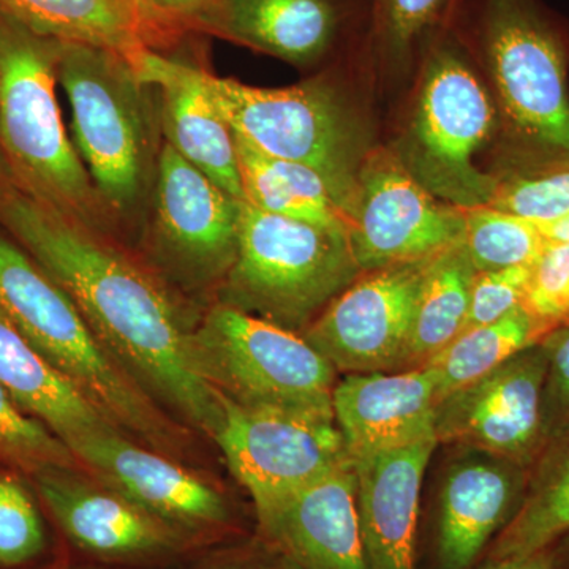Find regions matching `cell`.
<instances>
[{"label":"cell","instance_id":"ac0fdd59","mask_svg":"<svg viewBox=\"0 0 569 569\" xmlns=\"http://www.w3.org/2000/svg\"><path fill=\"white\" fill-rule=\"evenodd\" d=\"M438 400L437 372L425 366L346 376L332 392V411L355 462L426 441L438 443Z\"/></svg>","mask_w":569,"mask_h":569},{"label":"cell","instance_id":"9a60e30c","mask_svg":"<svg viewBox=\"0 0 569 569\" xmlns=\"http://www.w3.org/2000/svg\"><path fill=\"white\" fill-rule=\"evenodd\" d=\"M432 258L362 272L302 336L343 376L400 372Z\"/></svg>","mask_w":569,"mask_h":569},{"label":"cell","instance_id":"4316f807","mask_svg":"<svg viewBox=\"0 0 569 569\" xmlns=\"http://www.w3.org/2000/svg\"><path fill=\"white\" fill-rule=\"evenodd\" d=\"M475 274L462 242L432 258L419 291L403 370L427 365L466 329Z\"/></svg>","mask_w":569,"mask_h":569},{"label":"cell","instance_id":"8fae6325","mask_svg":"<svg viewBox=\"0 0 569 569\" xmlns=\"http://www.w3.org/2000/svg\"><path fill=\"white\" fill-rule=\"evenodd\" d=\"M69 449L89 477L182 531L200 548L244 533V522L222 490L170 456L134 443L118 427L86 433Z\"/></svg>","mask_w":569,"mask_h":569},{"label":"cell","instance_id":"5b68a950","mask_svg":"<svg viewBox=\"0 0 569 569\" xmlns=\"http://www.w3.org/2000/svg\"><path fill=\"white\" fill-rule=\"evenodd\" d=\"M58 81L69 100L74 148L110 219H132L156 179V93L122 56L58 41Z\"/></svg>","mask_w":569,"mask_h":569},{"label":"cell","instance_id":"30bf717a","mask_svg":"<svg viewBox=\"0 0 569 569\" xmlns=\"http://www.w3.org/2000/svg\"><path fill=\"white\" fill-rule=\"evenodd\" d=\"M222 400V425L213 440L252 498L257 530L299 490L351 460L335 413Z\"/></svg>","mask_w":569,"mask_h":569},{"label":"cell","instance_id":"6da1fadb","mask_svg":"<svg viewBox=\"0 0 569 569\" xmlns=\"http://www.w3.org/2000/svg\"><path fill=\"white\" fill-rule=\"evenodd\" d=\"M0 227L61 284L104 350L160 407L216 436L223 400L194 369L190 332L151 274L102 233L0 182Z\"/></svg>","mask_w":569,"mask_h":569},{"label":"cell","instance_id":"d4e9b609","mask_svg":"<svg viewBox=\"0 0 569 569\" xmlns=\"http://www.w3.org/2000/svg\"><path fill=\"white\" fill-rule=\"evenodd\" d=\"M234 142L247 203L323 230L351 234L350 217L337 204L320 174L305 164L266 156L238 134Z\"/></svg>","mask_w":569,"mask_h":569},{"label":"cell","instance_id":"d6a6232c","mask_svg":"<svg viewBox=\"0 0 569 569\" xmlns=\"http://www.w3.org/2000/svg\"><path fill=\"white\" fill-rule=\"evenodd\" d=\"M490 208L550 223L569 216V168L529 174L498 176Z\"/></svg>","mask_w":569,"mask_h":569},{"label":"cell","instance_id":"1f68e13d","mask_svg":"<svg viewBox=\"0 0 569 569\" xmlns=\"http://www.w3.org/2000/svg\"><path fill=\"white\" fill-rule=\"evenodd\" d=\"M50 546L43 516L20 478L0 473V568L28 567Z\"/></svg>","mask_w":569,"mask_h":569},{"label":"cell","instance_id":"f1b7e54d","mask_svg":"<svg viewBox=\"0 0 569 569\" xmlns=\"http://www.w3.org/2000/svg\"><path fill=\"white\" fill-rule=\"evenodd\" d=\"M462 244L477 272L533 266L549 246L538 223L490 206L462 209Z\"/></svg>","mask_w":569,"mask_h":569},{"label":"cell","instance_id":"d6986e66","mask_svg":"<svg viewBox=\"0 0 569 569\" xmlns=\"http://www.w3.org/2000/svg\"><path fill=\"white\" fill-rule=\"evenodd\" d=\"M132 67L156 93L164 142L224 192L244 200L234 133L213 100L209 71L153 50L141 52Z\"/></svg>","mask_w":569,"mask_h":569},{"label":"cell","instance_id":"7a4b0ae2","mask_svg":"<svg viewBox=\"0 0 569 569\" xmlns=\"http://www.w3.org/2000/svg\"><path fill=\"white\" fill-rule=\"evenodd\" d=\"M460 39L496 100L503 174L569 168L567 22L542 0H478Z\"/></svg>","mask_w":569,"mask_h":569},{"label":"cell","instance_id":"74e56055","mask_svg":"<svg viewBox=\"0 0 569 569\" xmlns=\"http://www.w3.org/2000/svg\"><path fill=\"white\" fill-rule=\"evenodd\" d=\"M142 2L153 20L167 31H171L176 26L181 24L201 28L217 10L220 0H142Z\"/></svg>","mask_w":569,"mask_h":569},{"label":"cell","instance_id":"e0dca14e","mask_svg":"<svg viewBox=\"0 0 569 569\" xmlns=\"http://www.w3.org/2000/svg\"><path fill=\"white\" fill-rule=\"evenodd\" d=\"M438 490L432 569H475L522 503L529 468L458 447Z\"/></svg>","mask_w":569,"mask_h":569},{"label":"cell","instance_id":"44dd1931","mask_svg":"<svg viewBox=\"0 0 569 569\" xmlns=\"http://www.w3.org/2000/svg\"><path fill=\"white\" fill-rule=\"evenodd\" d=\"M437 441L355 460L367 569H418L421 488Z\"/></svg>","mask_w":569,"mask_h":569},{"label":"cell","instance_id":"52a82bcc","mask_svg":"<svg viewBox=\"0 0 569 569\" xmlns=\"http://www.w3.org/2000/svg\"><path fill=\"white\" fill-rule=\"evenodd\" d=\"M208 84L234 134L266 156L320 174L353 227L359 178L376 146L367 116L339 86L316 78L257 88L212 73Z\"/></svg>","mask_w":569,"mask_h":569},{"label":"cell","instance_id":"d590c367","mask_svg":"<svg viewBox=\"0 0 569 569\" xmlns=\"http://www.w3.org/2000/svg\"><path fill=\"white\" fill-rule=\"evenodd\" d=\"M530 274L531 266L477 272L471 283L466 329L496 323L520 309L526 302Z\"/></svg>","mask_w":569,"mask_h":569},{"label":"cell","instance_id":"7bdbcfd3","mask_svg":"<svg viewBox=\"0 0 569 569\" xmlns=\"http://www.w3.org/2000/svg\"><path fill=\"white\" fill-rule=\"evenodd\" d=\"M127 2H130V3H132L133 7H137V9L140 10L141 13L144 14L146 18H148V20H151L153 22V24L160 26L159 22L153 20L151 14L148 13V10H146L144 2H142V0H127ZM160 28H162V26H160ZM162 29H164V28H162ZM164 31H167V29H164Z\"/></svg>","mask_w":569,"mask_h":569},{"label":"cell","instance_id":"4fadbf2b","mask_svg":"<svg viewBox=\"0 0 569 569\" xmlns=\"http://www.w3.org/2000/svg\"><path fill=\"white\" fill-rule=\"evenodd\" d=\"M241 201L163 142L153 179L151 242L179 283H222L238 252Z\"/></svg>","mask_w":569,"mask_h":569},{"label":"cell","instance_id":"9c48e42d","mask_svg":"<svg viewBox=\"0 0 569 569\" xmlns=\"http://www.w3.org/2000/svg\"><path fill=\"white\" fill-rule=\"evenodd\" d=\"M190 350L206 383L236 406L335 413L339 372L302 335L217 301Z\"/></svg>","mask_w":569,"mask_h":569},{"label":"cell","instance_id":"8d00e7d4","mask_svg":"<svg viewBox=\"0 0 569 569\" xmlns=\"http://www.w3.org/2000/svg\"><path fill=\"white\" fill-rule=\"evenodd\" d=\"M279 550L254 533L233 548L217 552L193 569H276Z\"/></svg>","mask_w":569,"mask_h":569},{"label":"cell","instance_id":"7402d4cb","mask_svg":"<svg viewBox=\"0 0 569 569\" xmlns=\"http://www.w3.org/2000/svg\"><path fill=\"white\" fill-rule=\"evenodd\" d=\"M201 28L282 61L309 66L335 44L340 13L335 0H220Z\"/></svg>","mask_w":569,"mask_h":569},{"label":"cell","instance_id":"484cf974","mask_svg":"<svg viewBox=\"0 0 569 569\" xmlns=\"http://www.w3.org/2000/svg\"><path fill=\"white\" fill-rule=\"evenodd\" d=\"M569 533V432L542 447L527 473L522 503L485 560L522 559Z\"/></svg>","mask_w":569,"mask_h":569},{"label":"cell","instance_id":"f35d334b","mask_svg":"<svg viewBox=\"0 0 569 569\" xmlns=\"http://www.w3.org/2000/svg\"><path fill=\"white\" fill-rule=\"evenodd\" d=\"M477 569H557L556 552L552 546L522 559L482 560Z\"/></svg>","mask_w":569,"mask_h":569},{"label":"cell","instance_id":"ba28073f","mask_svg":"<svg viewBox=\"0 0 569 569\" xmlns=\"http://www.w3.org/2000/svg\"><path fill=\"white\" fill-rule=\"evenodd\" d=\"M362 274L350 234L323 230L241 201L238 252L219 302L296 335Z\"/></svg>","mask_w":569,"mask_h":569},{"label":"cell","instance_id":"cb8c5ba5","mask_svg":"<svg viewBox=\"0 0 569 569\" xmlns=\"http://www.w3.org/2000/svg\"><path fill=\"white\" fill-rule=\"evenodd\" d=\"M0 13L43 39L103 48L130 66L167 36L127 0H0Z\"/></svg>","mask_w":569,"mask_h":569},{"label":"cell","instance_id":"ab89813d","mask_svg":"<svg viewBox=\"0 0 569 569\" xmlns=\"http://www.w3.org/2000/svg\"><path fill=\"white\" fill-rule=\"evenodd\" d=\"M538 224L550 242H569V216L557 222Z\"/></svg>","mask_w":569,"mask_h":569},{"label":"cell","instance_id":"ffe728a7","mask_svg":"<svg viewBox=\"0 0 569 569\" xmlns=\"http://www.w3.org/2000/svg\"><path fill=\"white\" fill-rule=\"evenodd\" d=\"M257 535L305 569H367L353 460L299 490Z\"/></svg>","mask_w":569,"mask_h":569},{"label":"cell","instance_id":"3957f363","mask_svg":"<svg viewBox=\"0 0 569 569\" xmlns=\"http://www.w3.org/2000/svg\"><path fill=\"white\" fill-rule=\"evenodd\" d=\"M0 310L126 436L173 459L186 448V429L104 350L61 284L2 231Z\"/></svg>","mask_w":569,"mask_h":569},{"label":"cell","instance_id":"8992f818","mask_svg":"<svg viewBox=\"0 0 569 569\" xmlns=\"http://www.w3.org/2000/svg\"><path fill=\"white\" fill-rule=\"evenodd\" d=\"M58 41L0 13V152L11 181L103 233L110 216L63 127L56 97Z\"/></svg>","mask_w":569,"mask_h":569},{"label":"cell","instance_id":"277c9868","mask_svg":"<svg viewBox=\"0 0 569 569\" xmlns=\"http://www.w3.org/2000/svg\"><path fill=\"white\" fill-rule=\"evenodd\" d=\"M448 24L422 48L413 103L392 151L438 200L471 209L488 206L498 186L477 159L500 134V114L473 56Z\"/></svg>","mask_w":569,"mask_h":569},{"label":"cell","instance_id":"ee69618b","mask_svg":"<svg viewBox=\"0 0 569 569\" xmlns=\"http://www.w3.org/2000/svg\"><path fill=\"white\" fill-rule=\"evenodd\" d=\"M11 179L9 167H7L6 159H3L2 152H0V182Z\"/></svg>","mask_w":569,"mask_h":569},{"label":"cell","instance_id":"836d02e7","mask_svg":"<svg viewBox=\"0 0 569 569\" xmlns=\"http://www.w3.org/2000/svg\"><path fill=\"white\" fill-rule=\"evenodd\" d=\"M523 307L550 329L569 325V242H549L531 266Z\"/></svg>","mask_w":569,"mask_h":569},{"label":"cell","instance_id":"4dcf8cb0","mask_svg":"<svg viewBox=\"0 0 569 569\" xmlns=\"http://www.w3.org/2000/svg\"><path fill=\"white\" fill-rule=\"evenodd\" d=\"M0 462L26 473L54 468L81 470L69 447L39 419L26 413L0 387Z\"/></svg>","mask_w":569,"mask_h":569},{"label":"cell","instance_id":"83f0119b","mask_svg":"<svg viewBox=\"0 0 569 569\" xmlns=\"http://www.w3.org/2000/svg\"><path fill=\"white\" fill-rule=\"evenodd\" d=\"M549 331V326L522 306L496 323L460 332L425 366L432 367L437 372L438 397L441 400L473 383L519 351L537 346Z\"/></svg>","mask_w":569,"mask_h":569},{"label":"cell","instance_id":"603a6c76","mask_svg":"<svg viewBox=\"0 0 569 569\" xmlns=\"http://www.w3.org/2000/svg\"><path fill=\"white\" fill-rule=\"evenodd\" d=\"M0 387L69 447L86 433L118 427L44 358L0 310ZM119 429V427H118Z\"/></svg>","mask_w":569,"mask_h":569},{"label":"cell","instance_id":"5bb4252c","mask_svg":"<svg viewBox=\"0 0 569 569\" xmlns=\"http://www.w3.org/2000/svg\"><path fill=\"white\" fill-rule=\"evenodd\" d=\"M463 231L462 209L433 197L392 149L369 153L350 234L362 272L436 257L462 242Z\"/></svg>","mask_w":569,"mask_h":569},{"label":"cell","instance_id":"2e32d148","mask_svg":"<svg viewBox=\"0 0 569 569\" xmlns=\"http://www.w3.org/2000/svg\"><path fill=\"white\" fill-rule=\"evenodd\" d=\"M546 367L537 343L445 396L436 411L438 445L481 449L530 468L542 449Z\"/></svg>","mask_w":569,"mask_h":569},{"label":"cell","instance_id":"60d3db41","mask_svg":"<svg viewBox=\"0 0 569 569\" xmlns=\"http://www.w3.org/2000/svg\"><path fill=\"white\" fill-rule=\"evenodd\" d=\"M557 569H569V533L553 545Z\"/></svg>","mask_w":569,"mask_h":569},{"label":"cell","instance_id":"e575fe53","mask_svg":"<svg viewBox=\"0 0 569 569\" xmlns=\"http://www.w3.org/2000/svg\"><path fill=\"white\" fill-rule=\"evenodd\" d=\"M539 343L548 361L541 400L545 447L553 438L569 432V325L550 329Z\"/></svg>","mask_w":569,"mask_h":569},{"label":"cell","instance_id":"7c38bea8","mask_svg":"<svg viewBox=\"0 0 569 569\" xmlns=\"http://www.w3.org/2000/svg\"><path fill=\"white\" fill-rule=\"evenodd\" d=\"M33 478L63 538L93 563L126 569L167 567L204 550L140 505L82 477L81 470L54 468Z\"/></svg>","mask_w":569,"mask_h":569},{"label":"cell","instance_id":"b9f144b4","mask_svg":"<svg viewBox=\"0 0 569 569\" xmlns=\"http://www.w3.org/2000/svg\"><path fill=\"white\" fill-rule=\"evenodd\" d=\"M276 569H305L301 565L296 563L290 557L283 556L279 552V559H277Z\"/></svg>","mask_w":569,"mask_h":569},{"label":"cell","instance_id":"f546056e","mask_svg":"<svg viewBox=\"0 0 569 569\" xmlns=\"http://www.w3.org/2000/svg\"><path fill=\"white\" fill-rule=\"evenodd\" d=\"M455 0H372L373 47L392 71H407L433 33L448 24Z\"/></svg>","mask_w":569,"mask_h":569}]
</instances>
